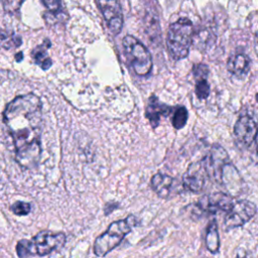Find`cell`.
<instances>
[{"mask_svg":"<svg viewBox=\"0 0 258 258\" xmlns=\"http://www.w3.org/2000/svg\"><path fill=\"white\" fill-rule=\"evenodd\" d=\"M257 212L255 204L250 201L241 200L234 203L233 207L227 212L224 226L226 230H232L246 224L250 221Z\"/></svg>","mask_w":258,"mask_h":258,"instance_id":"7","label":"cell"},{"mask_svg":"<svg viewBox=\"0 0 258 258\" xmlns=\"http://www.w3.org/2000/svg\"><path fill=\"white\" fill-rule=\"evenodd\" d=\"M170 108L166 107L163 104H160L156 97L151 96L148 105L146 107V117L151 122L152 126H157L159 123V119L163 115H167V113L170 111Z\"/></svg>","mask_w":258,"mask_h":258,"instance_id":"14","label":"cell"},{"mask_svg":"<svg viewBox=\"0 0 258 258\" xmlns=\"http://www.w3.org/2000/svg\"><path fill=\"white\" fill-rule=\"evenodd\" d=\"M234 199L231 195L224 192H214L206 195L199 199L194 206V214L199 215H214L220 211L228 212L234 205Z\"/></svg>","mask_w":258,"mask_h":258,"instance_id":"6","label":"cell"},{"mask_svg":"<svg viewBox=\"0 0 258 258\" xmlns=\"http://www.w3.org/2000/svg\"><path fill=\"white\" fill-rule=\"evenodd\" d=\"M66 235L61 232L41 231L31 239L19 240L16 244V253L19 258L45 256L63 247Z\"/></svg>","mask_w":258,"mask_h":258,"instance_id":"2","label":"cell"},{"mask_svg":"<svg viewBox=\"0 0 258 258\" xmlns=\"http://www.w3.org/2000/svg\"><path fill=\"white\" fill-rule=\"evenodd\" d=\"M43 2L50 11H57L60 7L58 0H43Z\"/></svg>","mask_w":258,"mask_h":258,"instance_id":"19","label":"cell"},{"mask_svg":"<svg viewBox=\"0 0 258 258\" xmlns=\"http://www.w3.org/2000/svg\"><path fill=\"white\" fill-rule=\"evenodd\" d=\"M255 42H256V51H257V55H258V32L256 33V36H255Z\"/></svg>","mask_w":258,"mask_h":258,"instance_id":"22","label":"cell"},{"mask_svg":"<svg viewBox=\"0 0 258 258\" xmlns=\"http://www.w3.org/2000/svg\"><path fill=\"white\" fill-rule=\"evenodd\" d=\"M3 122L12 138L17 163L26 169L34 167L41 153V102L34 94L13 99L3 112Z\"/></svg>","mask_w":258,"mask_h":258,"instance_id":"1","label":"cell"},{"mask_svg":"<svg viewBox=\"0 0 258 258\" xmlns=\"http://www.w3.org/2000/svg\"><path fill=\"white\" fill-rule=\"evenodd\" d=\"M208 171V175L218 183L223 181V172L227 164H229V157L227 152L220 145H214L209 155L204 159Z\"/></svg>","mask_w":258,"mask_h":258,"instance_id":"8","label":"cell"},{"mask_svg":"<svg viewBox=\"0 0 258 258\" xmlns=\"http://www.w3.org/2000/svg\"><path fill=\"white\" fill-rule=\"evenodd\" d=\"M228 70L237 78H244L250 70V58L244 53L233 54L228 60Z\"/></svg>","mask_w":258,"mask_h":258,"instance_id":"13","label":"cell"},{"mask_svg":"<svg viewBox=\"0 0 258 258\" xmlns=\"http://www.w3.org/2000/svg\"><path fill=\"white\" fill-rule=\"evenodd\" d=\"M192 24L188 19L181 18L170 24L167 32L166 43L171 56L180 59L188 54L192 41Z\"/></svg>","mask_w":258,"mask_h":258,"instance_id":"4","label":"cell"},{"mask_svg":"<svg viewBox=\"0 0 258 258\" xmlns=\"http://www.w3.org/2000/svg\"><path fill=\"white\" fill-rule=\"evenodd\" d=\"M99 8L113 34L120 33L123 27V16L118 0H97Z\"/></svg>","mask_w":258,"mask_h":258,"instance_id":"10","label":"cell"},{"mask_svg":"<svg viewBox=\"0 0 258 258\" xmlns=\"http://www.w3.org/2000/svg\"><path fill=\"white\" fill-rule=\"evenodd\" d=\"M208 171L205 161L201 160L191 163L182 176V184L185 189L191 192H200L204 188Z\"/></svg>","mask_w":258,"mask_h":258,"instance_id":"11","label":"cell"},{"mask_svg":"<svg viewBox=\"0 0 258 258\" xmlns=\"http://www.w3.org/2000/svg\"><path fill=\"white\" fill-rule=\"evenodd\" d=\"M255 152H256V155L258 157V132H257V135H256V138H255Z\"/></svg>","mask_w":258,"mask_h":258,"instance_id":"21","label":"cell"},{"mask_svg":"<svg viewBox=\"0 0 258 258\" xmlns=\"http://www.w3.org/2000/svg\"><path fill=\"white\" fill-rule=\"evenodd\" d=\"M150 185L159 198L165 200L174 198L184 189L181 181L164 173L154 174L151 177Z\"/></svg>","mask_w":258,"mask_h":258,"instance_id":"9","label":"cell"},{"mask_svg":"<svg viewBox=\"0 0 258 258\" xmlns=\"http://www.w3.org/2000/svg\"><path fill=\"white\" fill-rule=\"evenodd\" d=\"M258 132V127L255 121L250 116H242L236 122L234 128V135L238 143L242 146L248 147L255 141Z\"/></svg>","mask_w":258,"mask_h":258,"instance_id":"12","label":"cell"},{"mask_svg":"<svg viewBox=\"0 0 258 258\" xmlns=\"http://www.w3.org/2000/svg\"><path fill=\"white\" fill-rule=\"evenodd\" d=\"M137 225L135 216L129 215L123 220H118L110 224L107 231L96 238L94 243V253L98 257H104L119 246L123 239Z\"/></svg>","mask_w":258,"mask_h":258,"instance_id":"3","label":"cell"},{"mask_svg":"<svg viewBox=\"0 0 258 258\" xmlns=\"http://www.w3.org/2000/svg\"><path fill=\"white\" fill-rule=\"evenodd\" d=\"M10 211L16 216H26L31 211V205L26 202L17 201L10 206Z\"/></svg>","mask_w":258,"mask_h":258,"instance_id":"17","label":"cell"},{"mask_svg":"<svg viewBox=\"0 0 258 258\" xmlns=\"http://www.w3.org/2000/svg\"><path fill=\"white\" fill-rule=\"evenodd\" d=\"M236 258H251L250 254L245 251V250H240L238 253H237V257Z\"/></svg>","mask_w":258,"mask_h":258,"instance_id":"20","label":"cell"},{"mask_svg":"<svg viewBox=\"0 0 258 258\" xmlns=\"http://www.w3.org/2000/svg\"><path fill=\"white\" fill-rule=\"evenodd\" d=\"M124 52L134 72L138 76H146L152 69V58L149 50L132 35H126L122 41Z\"/></svg>","mask_w":258,"mask_h":258,"instance_id":"5","label":"cell"},{"mask_svg":"<svg viewBox=\"0 0 258 258\" xmlns=\"http://www.w3.org/2000/svg\"><path fill=\"white\" fill-rule=\"evenodd\" d=\"M205 244L209 252L216 254L220 249V237L218 231V224L215 219L211 220L208 224L205 236Z\"/></svg>","mask_w":258,"mask_h":258,"instance_id":"15","label":"cell"},{"mask_svg":"<svg viewBox=\"0 0 258 258\" xmlns=\"http://www.w3.org/2000/svg\"><path fill=\"white\" fill-rule=\"evenodd\" d=\"M22 1L23 0H2V3L7 12H14L19 8Z\"/></svg>","mask_w":258,"mask_h":258,"instance_id":"18","label":"cell"},{"mask_svg":"<svg viewBox=\"0 0 258 258\" xmlns=\"http://www.w3.org/2000/svg\"><path fill=\"white\" fill-rule=\"evenodd\" d=\"M187 120V111L183 107H179L175 110L173 118H172V125L176 129L182 128Z\"/></svg>","mask_w":258,"mask_h":258,"instance_id":"16","label":"cell"}]
</instances>
